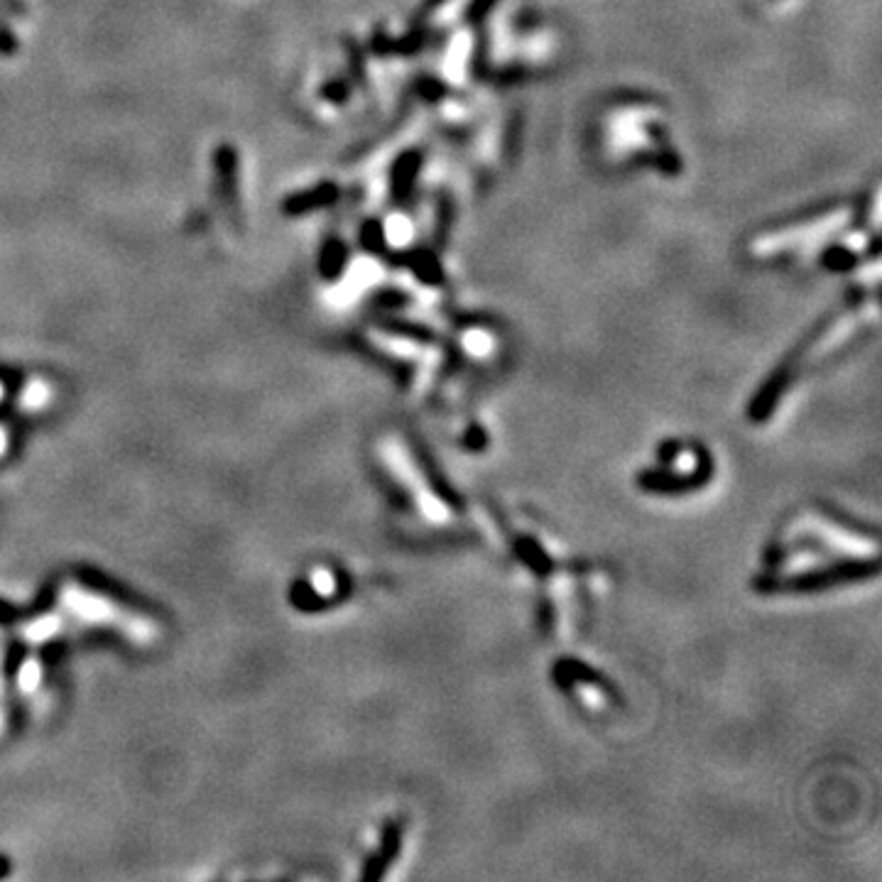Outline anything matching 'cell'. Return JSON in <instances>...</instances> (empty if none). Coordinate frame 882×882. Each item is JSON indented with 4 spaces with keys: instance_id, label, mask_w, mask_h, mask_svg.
I'll list each match as a JSON object with an SVG mask.
<instances>
[{
    "instance_id": "6da1fadb",
    "label": "cell",
    "mask_w": 882,
    "mask_h": 882,
    "mask_svg": "<svg viewBox=\"0 0 882 882\" xmlns=\"http://www.w3.org/2000/svg\"><path fill=\"white\" fill-rule=\"evenodd\" d=\"M59 601H62L64 611L72 613L76 620L86 625H98V628H111L128 637V640L145 642L155 640L157 630L155 623L145 615L128 611L121 603L111 601L103 593H94L84 586L69 584L59 591Z\"/></svg>"
},
{
    "instance_id": "7a4b0ae2",
    "label": "cell",
    "mask_w": 882,
    "mask_h": 882,
    "mask_svg": "<svg viewBox=\"0 0 882 882\" xmlns=\"http://www.w3.org/2000/svg\"><path fill=\"white\" fill-rule=\"evenodd\" d=\"M211 174L214 192L223 214L236 231H243V199H241V150L233 143H219L211 150Z\"/></svg>"
},
{
    "instance_id": "3957f363",
    "label": "cell",
    "mask_w": 882,
    "mask_h": 882,
    "mask_svg": "<svg viewBox=\"0 0 882 882\" xmlns=\"http://www.w3.org/2000/svg\"><path fill=\"white\" fill-rule=\"evenodd\" d=\"M339 199V187L334 182H317L307 189H299V192L287 194L282 199L280 211L287 219H302V216L312 214V211H321L326 206H331Z\"/></svg>"
},
{
    "instance_id": "277c9868",
    "label": "cell",
    "mask_w": 882,
    "mask_h": 882,
    "mask_svg": "<svg viewBox=\"0 0 882 882\" xmlns=\"http://www.w3.org/2000/svg\"><path fill=\"white\" fill-rule=\"evenodd\" d=\"M346 265H348V245L336 236L326 238V241L321 243L317 258V272L321 280L339 282Z\"/></svg>"
},
{
    "instance_id": "5b68a950",
    "label": "cell",
    "mask_w": 882,
    "mask_h": 882,
    "mask_svg": "<svg viewBox=\"0 0 882 882\" xmlns=\"http://www.w3.org/2000/svg\"><path fill=\"white\" fill-rule=\"evenodd\" d=\"M57 633L59 620L54 615H42V618H35L23 628V637L27 642H32V645H42V642H47L49 637H54Z\"/></svg>"
},
{
    "instance_id": "8992f818",
    "label": "cell",
    "mask_w": 882,
    "mask_h": 882,
    "mask_svg": "<svg viewBox=\"0 0 882 882\" xmlns=\"http://www.w3.org/2000/svg\"><path fill=\"white\" fill-rule=\"evenodd\" d=\"M319 96L321 101L331 103V106H346L348 98H351V84L341 76H331L319 86Z\"/></svg>"
},
{
    "instance_id": "52a82bcc",
    "label": "cell",
    "mask_w": 882,
    "mask_h": 882,
    "mask_svg": "<svg viewBox=\"0 0 882 882\" xmlns=\"http://www.w3.org/2000/svg\"><path fill=\"white\" fill-rule=\"evenodd\" d=\"M42 684V662L35 660V657H27V660L20 664V672H18V686L23 694H32V691L40 689Z\"/></svg>"
},
{
    "instance_id": "ba28073f",
    "label": "cell",
    "mask_w": 882,
    "mask_h": 882,
    "mask_svg": "<svg viewBox=\"0 0 882 882\" xmlns=\"http://www.w3.org/2000/svg\"><path fill=\"white\" fill-rule=\"evenodd\" d=\"M20 52V40L5 20H0V57L10 59Z\"/></svg>"
},
{
    "instance_id": "9c48e42d",
    "label": "cell",
    "mask_w": 882,
    "mask_h": 882,
    "mask_svg": "<svg viewBox=\"0 0 882 882\" xmlns=\"http://www.w3.org/2000/svg\"><path fill=\"white\" fill-rule=\"evenodd\" d=\"M312 591H317L319 596H331V593H336V576L326 569H314Z\"/></svg>"
},
{
    "instance_id": "30bf717a",
    "label": "cell",
    "mask_w": 882,
    "mask_h": 882,
    "mask_svg": "<svg viewBox=\"0 0 882 882\" xmlns=\"http://www.w3.org/2000/svg\"><path fill=\"white\" fill-rule=\"evenodd\" d=\"M3 3H5V5H8V8H10V10H13V13H15V15H20V13H23V15H25V10H27V8H25V3H23V0H3Z\"/></svg>"
},
{
    "instance_id": "8fae6325",
    "label": "cell",
    "mask_w": 882,
    "mask_h": 882,
    "mask_svg": "<svg viewBox=\"0 0 882 882\" xmlns=\"http://www.w3.org/2000/svg\"><path fill=\"white\" fill-rule=\"evenodd\" d=\"M5 451H8V429L0 427V456H3Z\"/></svg>"
},
{
    "instance_id": "7c38bea8",
    "label": "cell",
    "mask_w": 882,
    "mask_h": 882,
    "mask_svg": "<svg viewBox=\"0 0 882 882\" xmlns=\"http://www.w3.org/2000/svg\"><path fill=\"white\" fill-rule=\"evenodd\" d=\"M3 395H5V383L0 380V400H3Z\"/></svg>"
}]
</instances>
